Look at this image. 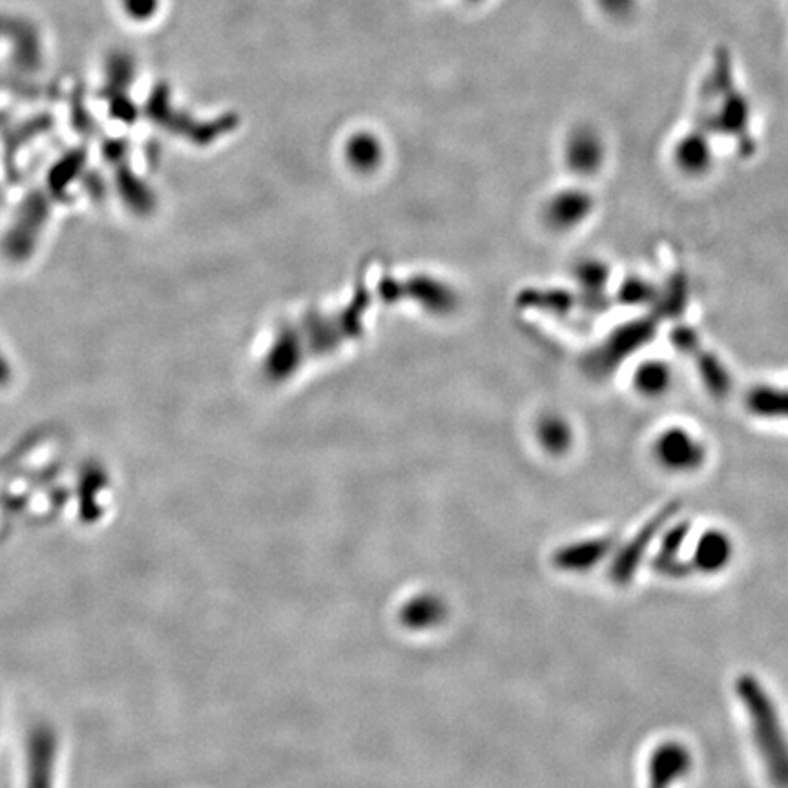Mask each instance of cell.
<instances>
[{
    "mask_svg": "<svg viewBox=\"0 0 788 788\" xmlns=\"http://www.w3.org/2000/svg\"><path fill=\"white\" fill-rule=\"evenodd\" d=\"M743 699L750 705L754 719L755 735L761 744L765 761L772 772H777V781L788 783L787 746L783 744L781 730L777 727L776 714L772 716L770 703L755 684L744 683L739 686Z\"/></svg>",
    "mask_w": 788,
    "mask_h": 788,
    "instance_id": "cell-1",
    "label": "cell"
},
{
    "mask_svg": "<svg viewBox=\"0 0 788 788\" xmlns=\"http://www.w3.org/2000/svg\"><path fill=\"white\" fill-rule=\"evenodd\" d=\"M639 382L645 391L659 393L667 385V372L662 367H646L645 371L640 372Z\"/></svg>",
    "mask_w": 788,
    "mask_h": 788,
    "instance_id": "cell-5",
    "label": "cell"
},
{
    "mask_svg": "<svg viewBox=\"0 0 788 788\" xmlns=\"http://www.w3.org/2000/svg\"><path fill=\"white\" fill-rule=\"evenodd\" d=\"M699 564L705 569L719 568L721 564L728 560V542L721 535L706 536L705 541L699 544Z\"/></svg>",
    "mask_w": 788,
    "mask_h": 788,
    "instance_id": "cell-3",
    "label": "cell"
},
{
    "mask_svg": "<svg viewBox=\"0 0 788 788\" xmlns=\"http://www.w3.org/2000/svg\"><path fill=\"white\" fill-rule=\"evenodd\" d=\"M123 8L130 19L147 21L158 11L159 0H123Z\"/></svg>",
    "mask_w": 788,
    "mask_h": 788,
    "instance_id": "cell-4",
    "label": "cell"
},
{
    "mask_svg": "<svg viewBox=\"0 0 788 788\" xmlns=\"http://www.w3.org/2000/svg\"><path fill=\"white\" fill-rule=\"evenodd\" d=\"M659 453L668 465H672L673 470H686L688 465H694L700 456L694 440H690L688 434H681V432H670L668 437H664L659 445Z\"/></svg>",
    "mask_w": 788,
    "mask_h": 788,
    "instance_id": "cell-2",
    "label": "cell"
},
{
    "mask_svg": "<svg viewBox=\"0 0 788 788\" xmlns=\"http://www.w3.org/2000/svg\"><path fill=\"white\" fill-rule=\"evenodd\" d=\"M5 30H8V27L4 26V22L0 21V35H2V33L5 32Z\"/></svg>",
    "mask_w": 788,
    "mask_h": 788,
    "instance_id": "cell-6",
    "label": "cell"
}]
</instances>
